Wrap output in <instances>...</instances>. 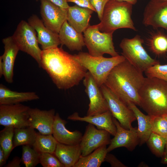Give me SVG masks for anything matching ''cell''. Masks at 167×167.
I'll return each mask as SVG.
<instances>
[{"label":"cell","instance_id":"cell-1","mask_svg":"<svg viewBox=\"0 0 167 167\" xmlns=\"http://www.w3.org/2000/svg\"><path fill=\"white\" fill-rule=\"evenodd\" d=\"M45 70L59 89L78 85L87 70L71 55L58 46L42 50L39 66Z\"/></svg>","mask_w":167,"mask_h":167},{"label":"cell","instance_id":"cell-2","mask_svg":"<svg viewBox=\"0 0 167 167\" xmlns=\"http://www.w3.org/2000/svg\"><path fill=\"white\" fill-rule=\"evenodd\" d=\"M145 78L125 59L112 69L104 84L126 104L131 101L140 106L139 93Z\"/></svg>","mask_w":167,"mask_h":167},{"label":"cell","instance_id":"cell-3","mask_svg":"<svg viewBox=\"0 0 167 167\" xmlns=\"http://www.w3.org/2000/svg\"><path fill=\"white\" fill-rule=\"evenodd\" d=\"M140 107L151 116H167V82L145 78L139 92Z\"/></svg>","mask_w":167,"mask_h":167},{"label":"cell","instance_id":"cell-4","mask_svg":"<svg viewBox=\"0 0 167 167\" xmlns=\"http://www.w3.org/2000/svg\"><path fill=\"white\" fill-rule=\"evenodd\" d=\"M133 5L125 2L109 0L105 7L102 17L98 24L100 31L111 33L122 28H136L131 18Z\"/></svg>","mask_w":167,"mask_h":167},{"label":"cell","instance_id":"cell-5","mask_svg":"<svg viewBox=\"0 0 167 167\" xmlns=\"http://www.w3.org/2000/svg\"><path fill=\"white\" fill-rule=\"evenodd\" d=\"M74 55L77 61L92 75L99 87L104 84L112 69L126 59L122 55L105 58L93 56L88 53L82 52Z\"/></svg>","mask_w":167,"mask_h":167},{"label":"cell","instance_id":"cell-6","mask_svg":"<svg viewBox=\"0 0 167 167\" xmlns=\"http://www.w3.org/2000/svg\"><path fill=\"white\" fill-rule=\"evenodd\" d=\"M143 40L136 35L131 38H125L119 46L122 54L131 65L143 72L150 67L160 63L159 62L151 58L143 46Z\"/></svg>","mask_w":167,"mask_h":167},{"label":"cell","instance_id":"cell-7","mask_svg":"<svg viewBox=\"0 0 167 167\" xmlns=\"http://www.w3.org/2000/svg\"><path fill=\"white\" fill-rule=\"evenodd\" d=\"M84 33L85 45L91 55L102 56L105 54H108L112 57H116L119 55L114 46L113 33L101 32L97 24L90 25Z\"/></svg>","mask_w":167,"mask_h":167},{"label":"cell","instance_id":"cell-8","mask_svg":"<svg viewBox=\"0 0 167 167\" xmlns=\"http://www.w3.org/2000/svg\"><path fill=\"white\" fill-rule=\"evenodd\" d=\"M36 33L28 22L22 20L18 24L12 36L19 50L32 56L39 66L42 50L39 46Z\"/></svg>","mask_w":167,"mask_h":167},{"label":"cell","instance_id":"cell-9","mask_svg":"<svg viewBox=\"0 0 167 167\" xmlns=\"http://www.w3.org/2000/svg\"><path fill=\"white\" fill-rule=\"evenodd\" d=\"M100 88L113 117L124 128H131L132 123L136 120L132 110L104 84Z\"/></svg>","mask_w":167,"mask_h":167},{"label":"cell","instance_id":"cell-10","mask_svg":"<svg viewBox=\"0 0 167 167\" xmlns=\"http://www.w3.org/2000/svg\"><path fill=\"white\" fill-rule=\"evenodd\" d=\"M30 108L20 103L0 105V125L14 128L29 126Z\"/></svg>","mask_w":167,"mask_h":167},{"label":"cell","instance_id":"cell-11","mask_svg":"<svg viewBox=\"0 0 167 167\" xmlns=\"http://www.w3.org/2000/svg\"><path fill=\"white\" fill-rule=\"evenodd\" d=\"M83 80L85 92L89 100L87 115L93 116L109 110L108 104L100 88L89 71L87 72Z\"/></svg>","mask_w":167,"mask_h":167},{"label":"cell","instance_id":"cell-12","mask_svg":"<svg viewBox=\"0 0 167 167\" xmlns=\"http://www.w3.org/2000/svg\"><path fill=\"white\" fill-rule=\"evenodd\" d=\"M110 135L107 131L99 129L89 123L79 143L81 156H87L100 147L109 144Z\"/></svg>","mask_w":167,"mask_h":167},{"label":"cell","instance_id":"cell-13","mask_svg":"<svg viewBox=\"0 0 167 167\" xmlns=\"http://www.w3.org/2000/svg\"><path fill=\"white\" fill-rule=\"evenodd\" d=\"M143 23L146 26L167 31V0H150L144 10Z\"/></svg>","mask_w":167,"mask_h":167},{"label":"cell","instance_id":"cell-14","mask_svg":"<svg viewBox=\"0 0 167 167\" xmlns=\"http://www.w3.org/2000/svg\"><path fill=\"white\" fill-rule=\"evenodd\" d=\"M40 14L44 25L58 34L67 19V9L47 0H41Z\"/></svg>","mask_w":167,"mask_h":167},{"label":"cell","instance_id":"cell-15","mask_svg":"<svg viewBox=\"0 0 167 167\" xmlns=\"http://www.w3.org/2000/svg\"><path fill=\"white\" fill-rule=\"evenodd\" d=\"M113 121L116 127L117 131L114 137L111 139L107 151L109 152L120 147H125L132 151L139 144V139L137 132V128L132 127L126 129L120 124L118 121L113 117Z\"/></svg>","mask_w":167,"mask_h":167},{"label":"cell","instance_id":"cell-16","mask_svg":"<svg viewBox=\"0 0 167 167\" xmlns=\"http://www.w3.org/2000/svg\"><path fill=\"white\" fill-rule=\"evenodd\" d=\"M2 41L4 51L0 56V77L3 75L7 82L11 83L15 60L19 49L12 36L3 38Z\"/></svg>","mask_w":167,"mask_h":167},{"label":"cell","instance_id":"cell-17","mask_svg":"<svg viewBox=\"0 0 167 167\" xmlns=\"http://www.w3.org/2000/svg\"><path fill=\"white\" fill-rule=\"evenodd\" d=\"M55 115L54 109L46 110L30 108L28 118L29 126L37 129L41 134L52 135Z\"/></svg>","mask_w":167,"mask_h":167},{"label":"cell","instance_id":"cell-18","mask_svg":"<svg viewBox=\"0 0 167 167\" xmlns=\"http://www.w3.org/2000/svg\"><path fill=\"white\" fill-rule=\"evenodd\" d=\"M28 22L35 30L38 42L42 50L58 47L61 44L58 34L47 27L36 15L31 16Z\"/></svg>","mask_w":167,"mask_h":167},{"label":"cell","instance_id":"cell-19","mask_svg":"<svg viewBox=\"0 0 167 167\" xmlns=\"http://www.w3.org/2000/svg\"><path fill=\"white\" fill-rule=\"evenodd\" d=\"M67 119L73 121L85 122L96 126L99 129L104 130L114 136L117 131L116 127L113 121V116L109 110L101 114L83 117L77 112L68 116Z\"/></svg>","mask_w":167,"mask_h":167},{"label":"cell","instance_id":"cell-20","mask_svg":"<svg viewBox=\"0 0 167 167\" xmlns=\"http://www.w3.org/2000/svg\"><path fill=\"white\" fill-rule=\"evenodd\" d=\"M66 121L62 118L59 114H55L53 126V135L59 143L66 145L79 144L83 135L79 131H71L65 126Z\"/></svg>","mask_w":167,"mask_h":167},{"label":"cell","instance_id":"cell-21","mask_svg":"<svg viewBox=\"0 0 167 167\" xmlns=\"http://www.w3.org/2000/svg\"><path fill=\"white\" fill-rule=\"evenodd\" d=\"M67 10L66 20L69 24L78 32L84 33L90 25L89 21L94 11L76 5L69 6Z\"/></svg>","mask_w":167,"mask_h":167},{"label":"cell","instance_id":"cell-22","mask_svg":"<svg viewBox=\"0 0 167 167\" xmlns=\"http://www.w3.org/2000/svg\"><path fill=\"white\" fill-rule=\"evenodd\" d=\"M61 44L65 45L69 50H81L85 45L84 36L76 31L66 20L58 33Z\"/></svg>","mask_w":167,"mask_h":167},{"label":"cell","instance_id":"cell-23","mask_svg":"<svg viewBox=\"0 0 167 167\" xmlns=\"http://www.w3.org/2000/svg\"><path fill=\"white\" fill-rule=\"evenodd\" d=\"M54 154L64 167H74L82 152L79 144L69 145L58 142Z\"/></svg>","mask_w":167,"mask_h":167},{"label":"cell","instance_id":"cell-24","mask_svg":"<svg viewBox=\"0 0 167 167\" xmlns=\"http://www.w3.org/2000/svg\"><path fill=\"white\" fill-rule=\"evenodd\" d=\"M39 99V96L35 92L13 91L2 84L0 85V105L17 104Z\"/></svg>","mask_w":167,"mask_h":167},{"label":"cell","instance_id":"cell-25","mask_svg":"<svg viewBox=\"0 0 167 167\" xmlns=\"http://www.w3.org/2000/svg\"><path fill=\"white\" fill-rule=\"evenodd\" d=\"M126 104L134 112L137 121V132L139 139V145H142L147 141L152 132L151 117L143 114L133 103L129 101Z\"/></svg>","mask_w":167,"mask_h":167},{"label":"cell","instance_id":"cell-26","mask_svg":"<svg viewBox=\"0 0 167 167\" xmlns=\"http://www.w3.org/2000/svg\"><path fill=\"white\" fill-rule=\"evenodd\" d=\"M106 145L100 147L85 156H81L74 167H99L105 161L107 154Z\"/></svg>","mask_w":167,"mask_h":167},{"label":"cell","instance_id":"cell-27","mask_svg":"<svg viewBox=\"0 0 167 167\" xmlns=\"http://www.w3.org/2000/svg\"><path fill=\"white\" fill-rule=\"evenodd\" d=\"M147 45L150 51L157 56L167 54V34L158 31L152 33L147 39Z\"/></svg>","mask_w":167,"mask_h":167},{"label":"cell","instance_id":"cell-28","mask_svg":"<svg viewBox=\"0 0 167 167\" xmlns=\"http://www.w3.org/2000/svg\"><path fill=\"white\" fill-rule=\"evenodd\" d=\"M37 133L30 127L15 128L13 138V149L21 145L32 147L36 140Z\"/></svg>","mask_w":167,"mask_h":167},{"label":"cell","instance_id":"cell-29","mask_svg":"<svg viewBox=\"0 0 167 167\" xmlns=\"http://www.w3.org/2000/svg\"><path fill=\"white\" fill-rule=\"evenodd\" d=\"M58 142L52 135H45L38 133L32 147L41 153H49L54 154Z\"/></svg>","mask_w":167,"mask_h":167},{"label":"cell","instance_id":"cell-30","mask_svg":"<svg viewBox=\"0 0 167 167\" xmlns=\"http://www.w3.org/2000/svg\"><path fill=\"white\" fill-rule=\"evenodd\" d=\"M14 128L5 126L0 132V147L3 150L7 160L13 150V138Z\"/></svg>","mask_w":167,"mask_h":167},{"label":"cell","instance_id":"cell-31","mask_svg":"<svg viewBox=\"0 0 167 167\" xmlns=\"http://www.w3.org/2000/svg\"><path fill=\"white\" fill-rule=\"evenodd\" d=\"M146 143L150 150L156 156L163 155L166 143V138L152 132Z\"/></svg>","mask_w":167,"mask_h":167},{"label":"cell","instance_id":"cell-32","mask_svg":"<svg viewBox=\"0 0 167 167\" xmlns=\"http://www.w3.org/2000/svg\"><path fill=\"white\" fill-rule=\"evenodd\" d=\"M29 145H23L21 158V163L26 167H34L40 163L41 153Z\"/></svg>","mask_w":167,"mask_h":167},{"label":"cell","instance_id":"cell-33","mask_svg":"<svg viewBox=\"0 0 167 167\" xmlns=\"http://www.w3.org/2000/svg\"><path fill=\"white\" fill-rule=\"evenodd\" d=\"M151 117L152 132L166 138L167 121L165 117L158 116Z\"/></svg>","mask_w":167,"mask_h":167},{"label":"cell","instance_id":"cell-34","mask_svg":"<svg viewBox=\"0 0 167 167\" xmlns=\"http://www.w3.org/2000/svg\"><path fill=\"white\" fill-rule=\"evenodd\" d=\"M144 73L147 77L156 78L167 82V64H156L148 68Z\"/></svg>","mask_w":167,"mask_h":167},{"label":"cell","instance_id":"cell-35","mask_svg":"<svg viewBox=\"0 0 167 167\" xmlns=\"http://www.w3.org/2000/svg\"><path fill=\"white\" fill-rule=\"evenodd\" d=\"M40 163L43 167H64L54 154L49 153H41Z\"/></svg>","mask_w":167,"mask_h":167},{"label":"cell","instance_id":"cell-36","mask_svg":"<svg viewBox=\"0 0 167 167\" xmlns=\"http://www.w3.org/2000/svg\"><path fill=\"white\" fill-rule=\"evenodd\" d=\"M109 0H91V4L97 13L98 17L101 21L105 5Z\"/></svg>","mask_w":167,"mask_h":167},{"label":"cell","instance_id":"cell-37","mask_svg":"<svg viewBox=\"0 0 167 167\" xmlns=\"http://www.w3.org/2000/svg\"><path fill=\"white\" fill-rule=\"evenodd\" d=\"M105 161L109 163L112 167H127L118 159L113 155L108 152L105 157Z\"/></svg>","mask_w":167,"mask_h":167},{"label":"cell","instance_id":"cell-38","mask_svg":"<svg viewBox=\"0 0 167 167\" xmlns=\"http://www.w3.org/2000/svg\"><path fill=\"white\" fill-rule=\"evenodd\" d=\"M67 2L75 3L79 6L90 9L96 12L95 9L92 6L91 0H67Z\"/></svg>","mask_w":167,"mask_h":167},{"label":"cell","instance_id":"cell-39","mask_svg":"<svg viewBox=\"0 0 167 167\" xmlns=\"http://www.w3.org/2000/svg\"><path fill=\"white\" fill-rule=\"evenodd\" d=\"M21 163V158L18 156L15 157L11 161H9L8 163L4 166L5 167H19Z\"/></svg>","mask_w":167,"mask_h":167},{"label":"cell","instance_id":"cell-40","mask_svg":"<svg viewBox=\"0 0 167 167\" xmlns=\"http://www.w3.org/2000/svg\"><path fill=\"white\" fill-rule=\"evenodd\" d=\"M63 8L67 9L69 6L67 0H47Z\"/></svg>","mask_w":167,"mask_h":167},{"label":"cell","instance_id":"cell-41","mask_svg":"<svg viewBox=\"0 0 167 167\" xmlns=\"http://www.w3.org/2000/svg\"><path fill=\"white\" fill-rule=\"evenodd\" d=\"M6 161L4 151L0 147V167H2L4 165L6 164Z\"/></svg>","mask_w":167,"mask_h":167},{"label":"cell","instance_id":"cell-42","mask_svg":"<svg viewBox=\"0 0 167 167\" xmlns=\"http://www.w3.org/2000/svg\"><path fill=\"white\" fill-rule=\"evenodd\" d=\"M161 158V163L167 165V152L165 153ZM166 166L167 167V165Z\"/></svg>","mask_w":167,"mask_h":167},{"label":"cell","instance_id":"cell-43","mask_svg":"<svg viewBox=\"0 0 167 167\" xmlns=\"http://www.w3.org/2000/svg\"><path fill=\"white\" fill-rule=\"evenodd\" d=\"M120 2H125L132 4L134 5L136 4L138 0H116Z\"/></svg>","mask_w":167,"mask_h":167},{"label":"cell","instance_id":"cell-44","mask_svg":"<svg viewBox=\"0 0 167 167\" xmlns=\"http://www.w3.org/2000/svg\"><path fill=\"white\" fill-rule=\"evenodd\" d=\"M166 152H167V137L166 138V143L165 146L164 153Z\"/></svg>","mask_w":167,"mask_h":167},{"label":"cell","instance_id":"cell-45","mask_svg":"<svg viewBox=\"0 0 167 167\" xmlns=\"http://www.w3.org/2000/svg\"><path fill=\"white\" fill-rule=\"evenodd\" d=\"M165 117H166V119L167 120V116Z\"/></svg>","mask_w":167,"mask_h":167},{"label":"cell","instance_id":"cell-46","mask_svg":"<svg viewBox=\"0 0 167 167\" xmlns=\"http://www.w3.org/2000/svg\"><path fill=\"white\" fill-rule=\"evenodd\" d=\"M36 1H38V0H36Z\"/></svg>","mask_w":167,"mask_h":167}]
</instances>
